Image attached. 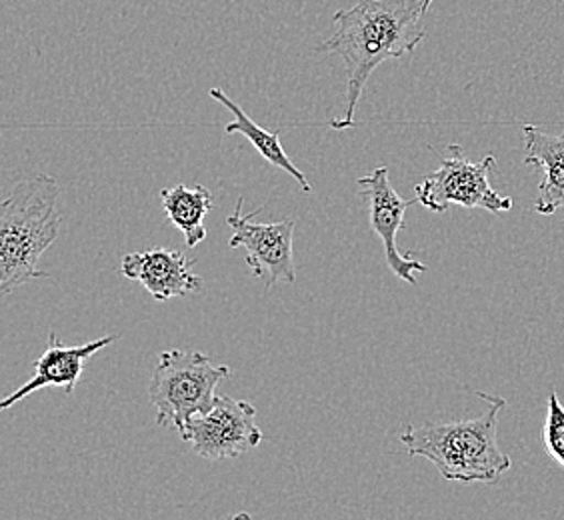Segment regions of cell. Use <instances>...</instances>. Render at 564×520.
Returning a JSON list of instances; mask_svg holds the SVG:
<instances>
[{
  "label": "cell",
  "mask_w": 564,
  "mask_h": 520,
  "mask_svg": "<svg viewBox=\"0 0 564 520\" xmlns=\"http://www.w3.org/2000/svg\"><path fill=\"white\" fill-rule=\"evenodd\" d=\"M433 0H360L333 17L337 33L316 51L337 55L347 68L345 110L330 120V129L355 127L358 100L370 75L387 61L413 55L426 36L424 19Z\"/></svg>",
  "instance_id": "6da1fadb"
},
{
  "label": "cell",
  "mask_w": 564,
  "mask_h": 520,
  "mask_svg": "<svg viewBox=\"0 0 564 520\" xmlns=\"http://www.w3.org/2000/svg\"><path fill=\"white\" fill-rule=\"evenodd\" d=\"M489 402L477 419L456 423H424L404 426L401 443L411 456L431 461L441 477L456 483H497L510 466L499 446V414L507 401L500 394L475 392Z\"/></svg>",
  "instance_id": "7a4b0ae2"
},
{
  "label": "cell",
  "mask_w": 564,
  "mask_h": 520,
  "mask_svg": "<svg viewBox=\"0 0 564 520\" xmlns=\"http://www.w3.org/2000/svg\"><path fill=\"white\" fill-rule=\"evenodd\" d=\"M61 185L39 173L17 183L0 203V294L9 296L34 279H48L39 260L55 245L63 228Z\"/></svg>",
  "instance_id": "3957f363"
},
{
  "label": "cell",
  "mask_w": 564,
  "mask_h": 520,
  "mask_svg": "<svg viewBox=\"0 0 564 520\" xmlns=\"http://www.w3.org/2000/svg\"><path fill=\"white\" fill-rule=\"evenodd\" d=\"M230 377L227 365L213 360L198 350L174 348L161 353L149 382V401L156 411V424L174 426L178 434L186 423L210 411L217 401L218 384Z\"/></svg>",
  "instance_id": "277c9868"
},
{
  "label": "cell",
  "mask_w": 564,
  "mask_h": 520,
  "mask_svg": "<svg viewBox=\"0 0 564 520\" xmlns=\"http://www.w3.org/2000/svg\"><path fill=\"white\" fill-rule=\"evenodd\" d=\"M495 169V154H487L482 161L473 163L460 144H451L448 156L441 159V166L414 186V198L436 215L446 213L451 205L482 208L490 215L509 213L514 201L499 195L489 183Z\"/></svg>",
  "instance_id": "5b68a950"
},
{
  "label": "cell",
  "mask_w": 564,
  "mask_h": 520,
  "mask_svg": "<svg viewBox=\"0 0 564 520\" xmlns=\"http://www.w3.org/2000/svg\"><path fill=\"white\" fill-rule=\"evenodd\" d=\"M181 438L193 445L196 455L207 461L239 458L261 445L262 431L257 424V409L247 401L217 394V401L205 414H196Z\"/></svg>",
  "instance_id": "8992f818"
},
{
  "label": "cell",
  "mask_w": 564,
  "mask_h": 520,
  "mask_svg": "<svg viewBox=\"0 0 564 520\" xmlns=\"http://www.w3.org/2000/svg\"><path fill=\"white\" fill-rule=\"evenodd\" d=\"M242 196L237 201L228 225L232 228L230 249L247 250V264L257 281H264V293H269L276 282L296 281L294 269V220L284 218L281 223L261 225L252 217L262 213V208L245 215Z\"/></svg>",
  "instance_id": "52a82bcc"
},
{
  "label": "cell",
  "mask_w": 564,
  "mask_h": 520,
  "mask_svg": "<svg viewBox=\"0 0 564 520\" xmlns=\"http://www.w3.org/2000/svg\"><path fill=\"white\" fill-rule=\"evenodd\" d=\"M360 195L369 205V220L372 232L379 237L384 249V259L392 274L409 284H416V274L426 272V264L402 254L397 237L404 228V213L419 201H404L389 181V166H379L357 181Z\"/></svg>",
  "instance_id": "ba28073f"
},
{
  "label": "cell",
  "mask_w": 564,
  "mask_h": 520,
  "mask_svg": "<svg viewBox=\"0 0 564 520\" xmlns=\"http://www.w3.org/2000/svg\"><path fill=\"white\" fill-rule=\"evenodd\" d=\"M195 262L181 250L154 247L124 254L120 272L129 281L141 282L154 301L164 303L174 296H191L203 291V279L191 267Z\"/></svg>",
  "instance_id": "9c48e42d"
},
{
  "label": "cell",
  "mask_w": 564,
  "mask_h": 520,
  "mask_svg": "<svg viewBox=\"0 0 564 520\" xmlns=\"http://www.w3.org/2000/svg\"><path fill=\"white\" fill-rule=\"evenodd\" d=\"M117 338H119L117 335L100 336L97 340H90L85 345L65 347L58 340L56 333H51L46 350L34 362L33 379L0 402V411H9L17 402H21L29 394H33L34 390L43 387H58V389H65L66 394H73L76 382L83 377L88 358L95 357L98 350L112 345Z\"/></svg>",
  "instance_id": "30bf717a"
},
{
  "label": "cell",
  "mask_w": 564,
  "mask_h": 520,
  "mask_svg": "<svg viewBox=\"0 0 564 520\" xmlns=\"http://www.w3.org/2000/svg\"><path fill=\"white\" fill-rule=\"evenodd\" d=\"M522 132L527 151L524 164L543 171L532 210L553 217L556 210H564V129L563 134H551L534 124H524Z\"/></svg>",
  "instance_id": "8fae6325"
},
{
  "label": "cell",
  "mask_w": 564,
  "mask_h": 520,
  "mask_svg": "<svg viewBox=\"0 0 564 520\" xmlns=\"http://www.w3.org/2000/svg\"><path fill=\"white\" fill-rule=\"evenodd\" d=\"M210 97L218 100L223 107H227L232 112V117H235V120L228 122L227 127H225L227 134H235L237 132L240 137L249 139L250 144L257 149V152L261 154L267 163L281 169L286 174H291L304 193L313 191L308 178L301 173V169H296V164L289 159V154L282 149L281 130L271 132V130L259 127L245 110L240 109V105H237L232 98L228 97L223 88H213Z\"/></svg>",
  "instance_id": "7c38bea8"
},
{
  "label": "cell",
  "mask_w": 564,
  "mask_h": 520,
  "mask_svg": "<svg viewBox=\"0 0 564 520\" xmlns=\"http://www.w3.org/2000/svg\"><path fill=\"white\" fill-rule=\"evenodd\" d=\"M166 218L185 235L188 249L207 239L205 218L213 210V193L203 185H176L161 191Z\"/></svg>",
  "instance_id": "4fadbf2b"
},
{
  "label": "cell",
  "mask_w": 564,
  "mask_h": 520,
  "mask_svg": "<svg viewBox=\"0 0 564 520\" xmlns=\"http://www.w3.org/2000/svg\"><path fill=\"white\" fill-rule=\"evenodd\" d=\"M546 407L549 409L543 429L544 451L564 468V407L554 390L549 394Z\"/></svg>",
  "instance_id": "5bb4252c"
}]
</instances>
